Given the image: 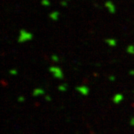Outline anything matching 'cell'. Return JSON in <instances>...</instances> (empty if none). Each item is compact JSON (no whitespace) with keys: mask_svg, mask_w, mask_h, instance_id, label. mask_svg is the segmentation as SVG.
Wrapping results in <instances>:
<instances>
[{"mask_svg":"<svg viewBox=\"0 0 134 134\" xmlns=\"http://www.w3.org/2000/svg\"><path fill=\"white\" fill-rule=\"evenodd\" d=\"M105 6L106 8L107 9L108 12L110 13V14H115L116 12V8L115 5L112 3V1H107L105 3Z\"/></svg>","mask_w":134,"mask_h":134,"instance_id":"4","label":"cell"},{"mask_svg":"<svg viewBox=\"0 0 134 134\" xmlns=\"http://www.w3.org/2000/svg\"><path fill=\"white\" fill-rule=\"evenodd\" d=\"M8 73H9V74H10V75H12V76H15V75H16L18 74V71L16 70V69H11L9 70Z\"/></svg>","mask_w":134,"mask_h":134,"instance_id":"13","label":"cell"},{"mask_svg":"<svg viewBox=\"0 0 134 134\" xmlns=\"http://www.w3.org/2000/svg\"><path fill=\"white\" fill-rule=\"evenodd\" d=\"M66 1H69V0H66Z\"/></svg>","mask_w":134,"mask_h":134,"instance_id":"20","label":"cell"},{"mask_svg":"<svg viewBox=\"0 0 134 134\" xmlns=\"http://www.w3.org/2000/svg\"><path fill=\"white\" fill-rule=\"evenodd\" d=\"M108 79H109V81H110L114 82V81H116V76H115V75H110L108 77Z\"/></svg>","mask_w":134,"mask_h":134,"instance_id":"15","label":"cell"},{"mask_svg":"<svg viewBox=\"0 0 134 134\" xmlns=\"http://www.w3.org/2000/svg\"><path fill=\"white\" fill-rule=\"evenodd\" d=\"M45 94V91L44 90V89L41 88H36L32 92V96L34 97H38L39 96L44 95Z\"/></svg>","mask_w":134,"mask_h":134,"instance_id":"6","label":"cell"},{"mask_svg":"<svg viewBox=\"0 0 134 134\" xmlns=\"http://www.w3.org/2000/svg\"><path fill=\"white\" fill-rule=\"evenodd\" d=\"M130 125H132V126H134V117H132L130 120Z\"/></svg>","mask_w":134,"mask_h":134,"instance_id":"18","label":"cell"},{"mask_svg":"<svg viewBox=\"0 0 134 134\" xmlns=\"http://www.w3.org/2000/svg\"><path fill=\"white\" fill-rule=\"evenodd\" d=\"M126 51L127 54L130 55H134V45H129L126 47Z\"/></svg>","mask_w":134,"mask_h":134,"instance_id":"10","label":"cell"},{"mask_svg":"<svg viewBox=\"0 0 134 134\" xmlns=\"http://www.w3.org/2000/svg\"><path fill=\"white\" fill-rule=\"evenodd\" d=\"M129 75L134 76V70H133V69L130 70V71H129Z\"/></svg>","mask_w":134,"mask_h":134,"instance_id":"19","label":"cell"},{"mask_svg":"<svg viewBox=\"0 0 134 134\" xmlns=\"http://www.w3.org/2000/svg\"><path fill=\"white\" fill-rule=\"evenodd\" d=\"M68 89V84H66V83H63L60 85H59L57 87V90L60 91V92H64L67 90Z\"/></svg>","mask_w":134,"mask_h":134,"instance_id":"9","label":"cell"},{"mask_svg":"<svg viewBox=\"0 0 134 134\" xmlns=\"http://www.w3.org/2000/svg\"><path fill=\"white\" fill-rule=\"evenodd\" d=\"M33 38L34 35L32 32L26 30L25 29H21L17 38V42L20 44H23L32 40Z\"/></svg>","mask_w":134,"mask_h":134,"instance_id":"1","label":"cell"},{"mask_svg":"<svg viewBox=\"0 0 134 134\" xmlns=\"http://www.w3.org/2000/svg\"><path fill=\"white\" fill-rule=\"evenodd\" d=\"M51 60L54 62H57L60 60V58L58 57V55L56 54H52L51 55Z\"/></svg>","mask_w":134,"mask_h":134,"instance_id":"12","label":"cell"},{"mask_svg":"<svg viewBox=\"0 0 134 134\" xmlns=\"http://www.w3.org/2000/svg\"><path fill=\"white\" fill-rule=\"evenodd\" d=\"M105 42L107 44V46L110 47H114L117 45V40L115 38H106L105 40Z\"/></svg>","mask_w":134,"mask_h":134,"instance_id":"7","label":"cell"},{"mask_svg":"<svg viewBox=\"0 0 134 134\" xmlns=\"http://www.w3.org/2000/svg\"><path fill=\"white\" fill-rule=\"evenodd\" d=\"M49 71L57 79H62L64 78V73L62 69L57 66H52L49 68Z\"/></svg>","mask_w":134,"mask_h":134,"instance_id":"2","label":"cell"},{"mask_svg":"<svg viewBox=\"0 0 134 134\" xmlns=\"http://www.w3.org/2000/svg\"><path fill=\"white\" fill-rule=\"evenodd\" d=\"M41 4H42V6H43L45 7H49L51 6V2L49 0H42Z\"/></svg>","mask_w":134,"mask_h":134,"instance_id":"11","label":"cell"},{"mask_svg":"<svg viewBox=\"0 0 134 134\" xmlns=\"http://www.w3.org/2000/svg\"><path fill=\"white\" fill-rule=\"evenodd\" d=\"M25 98L23 95H20L17 98V101L19 103H23L25 101Z\"/></svg>","mask_w":134,"mask_h":134,"instance_id":"14","label":"cell"},{"mask_svg":"<svg viewBox=\"0 0 134 134\" xmlns=\"http://www.w3.org/2000/svg\"><path fill=\"white\" fill-rule=\"evenodd\" d=\"M60 5H61L62 6H63V7H66V6H67L68 4H67L66 0H64V1H61V2H60Z\"/></svg>","mask_w":134,"mask_h":134,"instance_id":"17","label":"cell"},{"mask_svg":"<svg viewBox=\"0 0 134 134\" xmlns=\"http://www.w3.org/2000/svg\"><path fill=\"white\" fill-rule=\"evenodd\" d=\"M60 12L58 11H53L52 12H51L49 14V18L54 21H56L59 19V16H60Z\"/></svg>","mask_w":134,"mask_h":134,"instance_id":"8","label":"cell"},{"mask_svg":"<svg viewBox=\"0 0 134 134\" xmlns=\"http://www.w3.org/2000/svg\"><path fill=\"white\" fill-rule=\"evenodd\" d=\"M45 101H47V102H50V101H51L52 98H51V96L50 95H47L45 96Z\"/></svg>","mask_w":134,"mask_h":134,"instance_id":"16","label":"cell"},{"mask_svg":"<svg viewBox=\"0 0 134 134\" xmlns=\"http://www.w3.org/2000/svg\"><path fill=\"white\" fill-rule=\"evenodd\" d=\"M124 100V96L121 93H117L114 95L112 98V101L115 104H119Z\"/></svg>","mask_w":134,"mask_h":134,"instance_id":"5","label":"cell"},{"mask_svg":"<svg viewBox=\"0 0 134 134\" xmlns=\"http://www.w3.org/2000/svg\"><path fill=\"white\" fill-rule=\"evenodd\" d=\"M75 90L82 96H88L90 92L89 88L86 85H80L75 88Z\"/></svg>","mask_w":134,"mask_h":134,"instance_id":"3","label":"cell"}]
</instances>
